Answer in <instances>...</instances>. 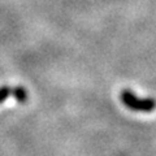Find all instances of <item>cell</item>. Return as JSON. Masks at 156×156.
Masks as SVG:
<instances>
[{
	"label": "cell",
	"instance_id": "obj_2",
	"mask_svg": "<svg viewBox=\"0 0 156 156\" xmlns=\"http://www.w3.org/2000/svg\"><path fill=\"white\" fill-rule=\"evenodd\" d=\"M18 103H25L27 100V91L25 87L22 86H17V87H12V94H11Z\"/></svg>",
	"mask_w": 156,
	"mask_h": 156
},
{
	"label": "cell",
	"instance_id": "obj_1",
	"mask_svg": "<svg viewBox=\"0 0 156 156\" xmlns=\"http://www.w3.org/2000/svg\"><path fill=\"white\" fill-rule=\"evenodd\" d=\"M120 99L125 107L136 112H152L156 108V101L151 98H138L130 90H122L120 92Z\"/></svg>",
	"mask_w": 156,
	"mask_h": 156
},
{
	"label": "cell",
	"instance_id": "obj_3",
	"mask_svg": "<svg viewBox=\"0 0 156 156\" xmlns=\"http://www.w3.org/2000/svg\"><path fill=\"white\" fill-rule=\"evenodd\" d=\"M12 94V87L8 85H3L0 86V104L4 103L7 100V98H9Z\"/></svg>",
	"mask_w": 156,
	"mask_h": 156
}]
</instances>
